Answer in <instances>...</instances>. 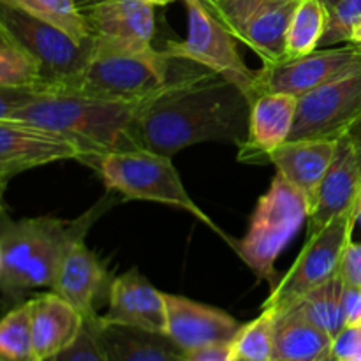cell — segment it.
Masks as SVG:
<instances>
[{"label": "cell", "mask_w": 361, "mask_h": 361, "mask_svg": "<svg viewBox=\"0 0 361 361\" xmlns=\"http://www.w3.org/2000/svg\"><path fill=\"white\" fill-rule=\"evenodd\" d=\"M349 42H353V44H361V20L355 25V28H353L351 35H349Z\"/></svg>", "instance_id": "38"}, {"label": "cell", "mask_w": 361, "mask_h": 361, "mask_svg": "<svg viewBox=\"0 0 361 361\" xmlns=\"http://www.w3.org/2000/svg\"><path fill=\"white\" fill-rule=\"evenodd\" d=\"M356 224L361 226V196L358 200V204H356Z\"/></svg>", "instance_id": "42"}, {"label": "cell", "mask_w": 361, "mask_h": 361, "mask_svg": "<svg viewBox=\"0 0 361 361\" xmlns=\"http://www.w3.org/2000/svg\"><path fill=\"white\" fill-rule=\"evenodd\" d=\"M108 300V312L99 316L106 323L126 324L162 335L168 331L166 295L154 288L136 268L115 277L109 284Z\"/></svg>", "instance_id": "16"}, {"label": "cell", "mask_w": 361, "mask_h": 361, "mask_svg": "<svg viewBox=\"0 0 361 361\" xmlns=\"http://www.w3.org/2000/svg\"><path fill=\"white\" fill-rule=\"evenodd\" d=\"M55 361H108V360H106V356L102 355L101 348H99L97 342H95L90 328H88L87 323H85L80 337H78L76 341H74V344L69 345L66 351L56 355Z\"/></svg>", "instance_id": "31"}, {"label": "cell", "mask_w": 361, "mask_h": 361, "mask_svg": "<svg viewBox=\"0 0 361 361\" xmlns=\"http://www.w3.org/2000/svg\"><path fill=\"white\" fill-rule=\"evenodd\" d=\"M0 87H37L44 90L37 67L32 63V60L2 39H0Z\"/></svg>", "instance_id": "29"}, {"label": "cell", "mask_w": 361, "mask_h": 361, "mask_svg": "<svg viewBox=\"0 0 361 361\" xmlns=\"http://www.w3.org/2000/svg\"><path fill=\"white\" fill-rule=\"evenodd\" d=\"M0 264H2V259H0Z\"/></svg>", "instance_id": "48"}, {"label": "cell", "mask_w": 361, "mask_h": 361, "mask_svg": "<svg viewBox=\"0 0 361 361\" xmlns=\"http://www.w3.org/2000/svg\"><path fill=\"white\" fill-rule=\"evenodd\" d=\"M342 307H344L345 326H358V324H361V288L344 286Z\"/></svg>", "instance_id": "35"}, {"label": "cell", "mask_w": 361, "mask_h": 361, "mask_svg": "<svg viewBox=\"0 0 361 361\" xmlns=\"http://www.w3.org/2000/svg\"><path fill=\"white\" fill-rule=\"evenodd\" d=\"M183 361H235L231 344H215L183 353Z\"/></svg>", "instance_id": "36"}, {"label": "cell", "mask_w": 361, "mask_h": 361, "mask_svg": "<svg viewBox=\"0 0 361 361\" xmlns=\"http://www.w3.org/2000/svg\"><path fill=\"white\" fill-rule=\"evenodd\" d=\"M0 361H35L30 300L18 303L0 317Z\"/></svg>", "instance_id": "27"}, {"label": "cell", "mask_w": 361, "mask_h": 361, "mask_svg": "<svg viewBox=\"0 0 361 361\" xmlns=\"http://www.w3.org/2000/svg\"><path fill=\"white\" fill-rule=\"evenodd\" d=\"M341 140H288L275 148L268 161L277 168V175L305 196L309 214L317 190L337 155Z\"/></svg>", "instance_id": "20"}, {"label": "cell", "mask_w": 361, "mask_h": 361, "mask_svg": "<svg viewBox=\"0 0 361 361\" xmlns=\"http://www.w3.org/2000/svg\"><path fill=\"white\" fill-rule=\"evenodd\" d=\"M331 355L337 361L361 358V324H358V326H345L334 338Z\"/></svg>", "instance_id": "33"}, {"label": "cell", "mask_w": 361, "mask_h": 361, "mask_svg": "<svg viewBox=\"0 0 361 361\" xmlns=\"http://www.w3.org/2000/svg\"><path fill=\"white\" fill-rule=\"evenodd\" d=\"M342 295H344V282L341 275H335L334 279L314 288L289 307L298 310L319 330L335 338L345 328Z\"/></svg>", "instance_id": "24"}, {"label": "cell", "mask_w": 361, "mask_h": 361, "mask_svg": "<svg viewBox=\"0 0 361 361\" xmlns=\"http://www.w3.org/2000/svg\"><path fill=\"white\" fill-rule=\"evenodd\" d=\"M30 319L35 361L55 358L66 351L85 326L83 316L53 291L30 298Z\"/></svg>", "instance_id": "22"}, {"label": "cell", "mask_w": 361, "mask_h": 361, "mask_svg": "<svg viewBox=\"0 0 361 361\" xmlns=\"http://www.w3.org/2000/svg\"><path fill=\"white\" fill-rule=\"evenodd\" d=\"M326 4L323 0H300L289 20L286 32V51L288 59L307 55L319 48L328 25Z\"/></svg>", "instance_id": "25"}, {"label": "cell", "mask_w": 361, "mask_h": 361, "mask_svg": "<svg viewBox=\"0 0 361 361\" xmlns=\"http://www.w3.org/2000/svg\"><path fill=\"white\" fill-rule=\"evenodd\" d=\"M41 92L44 90L37 87H0V122L13 118L14 113L34 101Z\"/></svg>", "instance_id": "32"}, {"label": "cell", "mask_w": 361, "mask_h": 361, "mask_svg": "<svg viewBox=\"0 0 361 361\" xmlns=\"http://www.w3.org/2000/svg\"><path fill=\"white\" fill-rule=\"evenodd\" d=\"M187 7L185 41H168L166 51L175 59H185L231 83L238 85L247 97H256L257 71H250L238 53L236 39L217 20L203 0H183Z\"/></svg>", "instance_id": "9"}, {"label": "cell", "mask_w": 361, "mask_h": 361, "mask_svg": "<svg viewBox=\"0 0 361 361\" xmlns=\"http://www.w3.org/2000/svg\"><path fill=\"white\" fill-rule=\"evenodd\" d=\"M94 44L129 53L154 51L155 11L145 0H104L83 9Z\"/></svg>", "instance_id": "14"}, {"label": "cell", "mask_w": 361, "mask_h": 361, "mask_svg": "<svg viewBox=\"0 0 361 361\" xmlns=\"http://www.w3.org/2000/svg\"><path fill=\"white\" fill-rule=\"evenodd\" d=\"M334 338L303 317L298 310L275 312L271 361H316L331 355Z\"/></svg>", "instance_id": "23"}, {"label": "cell", "mask_w": 361, "mask_h": 361, "mask_svg": "<svg viewBox=\"0 0 361 361\" xmlns=\"http://www.w3.org/2000/svg\"><path fill=\"white\" fill-rule=\"evenodd\" d=\"M204 71L208 69L190 60L175 59L166 49L129 53L94 44L90 62L63 94L104 101L145 102L164 88Z\"/></svg>", "instance_id": "4"}, {"label": "cell", "mask_w": 361, "mask_h": 361, "mask_svg": "<svg viewBox=\"0 0 361 361\" xmlns=\"http://www.w3.org/2000/svg\"><path fill=\"white\" fill-rule=\"evenodd\" d=\"M355 226L356 207L335 217L330 224L317 233L307 236V242L300 250L298 257L293 267L275 282L270 296L263 303V309L279 312L312 291L314 288L338 275L342 256L353 242Z\"/></svg>", "instance_id": "8"}, {"label": "cell", "mask_w": 361, "mask_h": 361, "mask_svg": "<svg viewBox=\"0 0 361 361\" xmlns=\"http://www.w3.org/2000/svg\"><path fill=\"white\" fill-rule=\"evenodd\" d=\"M108 361H182L183 353L162 334L106 323L95 316L85 319Z\"/></svg>", "instance_id": "21"}, {"label": "cell", "mask_w": 361, "mask_h": 361, "mask_svg": "<svg viewBox=\"0 0 361 361\" xmlns=\"http://www.w3.org/2000/svg\"><path fill=\"white\" fill-rule=\"evenodd\" d=\"M344 286L361 288V242H351L342 256L341 268H338Z\"/></svg>", "instance_id": "34"}, {"label": "cell", "mask_w": 361, "mask_h": 361, "mask_svg": "<svg viewBox=\"0 0 361 361\" xmlns=\"http://www.w3.org/2000/svg\"><path fill=\"white\" fill-rule=\"evenodd\" d=\"M106 210L104 200L76 221L55 217L13 219L0 210V293L9 302H20L25 293L51 288L66 247L87 235L92 222Z\"/></svg>", "instance_id": "2"}, {"label": "cell", "mask_w": 361, "mask_h": 361, "mask_svg": "<svg viewBox=\"0 0 361 361\" xmlns=\"http://www.w3.org/2000/svg\"><path fill=\"white\" fill-rule=\"evenodd\" d=\"M250 104L238 85L204 71L145 101L129 127V141L134 150L168 157L207 141L242 147L249 136Z\"/></svg>", "instance_id": "1"}, {"label": "cell", "mask_w": 361, "mask_h": 361, "mask_svg": "<svg viewBox=\"0 0 361 361\" xmlns=\"http://www.w3.org/2000/svg\"><path fill=\"white\" fill-rule=\"evenodd\" d=\"M42 361H55V358H48V360H42Z\"/></svg>", "instance_id": "47"}, {"label": "cell", "mask_w": 361, "mask_h": 361, "mask_svg": "<svg viewBox=\"0 0 361 361\" xmlns=\"http://www.w3.org/2000/svg\"><path fill=\"white\" fill-rule=\"evenodd\" d=\"M326 30L319 42V48H330L338 42H349L355 25L361 20V0H338L330 7Z\"/></svg>", "instance_id": "30"}, {"label": "cell", "mask_w": 361, "mask_h": 361, "mask_svg": "<svg viewBox=\"0 0 361 361\" xmlns=\"http://www.w3.org/2000/svg\"><path fill=\"white\" fill-rule=\"evenodd\" d=\"M74 2H76V6L80 7L81 11H83V9H87V7H90V6H95V4H101V2H104V0H74Z\"/></svg>", "instance_id": "39"}, {"label": "cell", "mask_w": 361, "mask_h": 361, "mask_svg": "<svg viewBox=\"0 0 361 361\" xmlns=\"http://www.w3.org/2000/svg\"><path fill=\"white\" fill-rule=\"evenodd\" d=\"M143 102L104 101L63 92H41L11 120L62 134L87 150H134L129 127ZM85 155V157H87ZM83 159V157H81Z\"/></svg>", "instance_id": "3"}, {"label": "cell", "mask_w": 361, "mask_h": 361, "mask_svg": "<svg viewBox=\"0 0 361 361\" xmlns=\"http://www.w3.org/2000/svg\"><path fill=\"white\" fill-rule=\"evenodd\" d=\"M235 361H254V360H243V358H235Z\"/></svg>", "instance_id": "46"}, {"label": "cell", "mask_w": 361, "mask_h": 361, "mask_svg": "<svg viewBox=\"0 0 361 361\" xmlns=\"http://www.w3.org/2000/svg\"><path fill=\"white\" fill-rule=\"evenodd\" d=\"M236 41L249 46L264 67L288 60L286 32L298 2L268 0H203Z\"/></svg>", "instance_id": "10"}, {"label": "cell", "mask_w": 361, "mask_h": 361, "mask_svg": "<svg viewBox=\"0 0 361 361\" xmlns=\"http://www.w3.org/2000/svg\"><path fill=\"white\" fill-rule=\"evenodd\" d=\"M268 2H281V4H288V2H300V0H268Z\"/></svg>", "instance_id": "44"}, {"label": "cell", "mask_w": 361, "mask_h": 361, "mask_svg": "<svg viewBox=\"0 0 361 361\" xmlns=\"http://www.w3.org/2000/svg\"><path fill=\"white\" fill-rule=\"evenodd\" d=\"M182 361H183V360H182Z\"/></svg>", "instance_id": "49"}, {"label": "cell", "mask_w": 361, "mask_h": 361, "mask_svg": "<svg viewBox=\"0 0 361 361\" xmlns=\"http://www.w3.org/2000/svg\"><path fill=\"white\" fill-rule=\"evenodd\" d=\"M316 361H337L334 358V355H330V356H326V358H321V360H316Z\"/></svg>", "instance_id": "45"}, {"label": "cell", "mask_w": 361, "mask_h": 361, "mask_svg": "<svg viewBox=\"0 0 361 361\" xmlns=\"http://www.w3.org/2000/svg\"><path fill=\"white\" fill-rule=\"evenodd\" d=\"M147 4H150V6H168V4L175 2V0H145Z\"/></svg>", "instance_id": "41"}, {"label": "cell", "mask_w": 361, "mask_h": 361, "mask_svg": "<svg viewBox=\"0 0 361 361\" xmlns=\"http://www.w3.org/2000/svg\"><path fill=\"white\" fill-rule=\"evenodd\" d=\"M274 324L275 312L271 309H263L256 319L242 324L231 342L233 356L254 361H271L274 358Z\"/></svg>", "instance_id": "28"}, {"label": "cell", "mask_w": 361, "mask_h": 361, "mask_svg": "<svg viewBox=\"0 0 361 361\" xmlns=\"http://www.w3.org/2000/svg\"><path fill=\"white\" fill-rule=\"evenodd\" d=\"M298 97L281 92H263L250 104L249 136L242 145L240 161L263 162L291 137Z\"/></svg>", "instance_id": "19"}, {"label": "cell", "mask_w": 361, "mask_h": 361, "mask_svg": "<svg viewBox=\"0 0 361 361\" xmlns=\"http://www.w3.org/2000/svg\"><path fill=\"white\" fill-rule=\"evenodd\" d=\"M0 39L32 60L44 92H63L94 55V39L78 42L55 25L0 0Z\"/></svg>", "instance_id": "6"}, {"label": "cell", "mask_w": 361, "mask_h": 361, "mask_svg": "<svg viewBox=\"0 0 361 361\" xmlns=\"http://www.w3.org/2000/svg\"><path fill=\"white\" fill-rule=\"evenodd\" d=\"M349 136H351L353 147H355L356 161H358V168H360V173H361V120L358 123H356L355 127H353L351 133H349Z\"/></svg>", "instance_id": "37"}, {"label": "cell", "mask_w": 361, "mask_h": 361, "mask_svg": "<svg viewBox=\"0 0 361 361\" xmlns=\"http://www.w3.org/2000/svg\"><path fill=\"white\" fill-rule=\"evenodd\" d=\"M361 71V44L317 48L307 55L288 59L257 71L256 95L263 92L302 97L307 92Z\"/></svg>", "instance_id": "12"}, {"label": "cell", "mask_w": 361, "mask_h": 361, "mask_svg": "<svg viewBox=\"0 0 361 361\" xmlns=\"http://www.w3.org/2000/svg\"><path fill=\"white\" fill-rule=\"evenodd\" d=\"M309 219V203L298 189L275 176L270 189L259 197L243 238L231 247L240 259L274 288L277 279L275 263Z\"/></svg>", "instance_id": "7"}, {"label": "cell", "mask_w": 361, "mask_h": 361, "mask_svg": "<svg viewBox=\"0 0 361 361\" xmlns=\"http://www.w3.org/2000/svg\"><path fill=\"white\" fill-rule=\"evenodd\" d=\"M104 281V263L85 245V236H78L63 250L49 289L69 302L83 319H92L97 316L95 300Z\"/></svg>", "instance_id": "17"}, {"label": "cell", "mask_w": 361, "mask_h": 361, "mask_svg": "<svg viewBox=\"0 0 361 361\" xmlns=\"http://www.w3.org/2000/svg\"><path fill=\"white\" fill-rule=\"evenodd\" d=\"M7 2L27 11L39 20L62 28L78 42L92 39L87 18L74 0H7Z\"/></svg>", "instance_id": "26"}, {"label": "cell", "mask_w": 361, "mask_h": 361, "mask_svg": "<svg viewBox=\"0 0 361 361\" xmlns=\"http://www.w3.org/2000/svg\"><path fill=\"white\" fill-rule=\"evenodd\" d=\"M6 189H7V182L0 180V210H2V208H6L4 207V194H6Z\"/></svg>", "instance_id": "40"}, {"label": "cell", "mask_w": 361, "mask_h": 361, "mask_svg": "<svg viewBox=\"0 0 361 361\" xmlns=\"http://www.w3.org/2000/svg\"><path fill=\"white\" fill-rule=\"evenodd\" d=\"M361 120V71L298 97L289 140H341Z\"/></svg>", "instance_id": "11"}, {"label": "cell", "mask_w": 361, "mask_h": 361, "mask_svg": "<svg viewBox=\"0 0 361 361\" xmlns=\"http://www.w3.org/2000/svg\"><path fill=\"white\" fill-rule=\"evenodd\" d=\"M166 295L168 335L182 353L231 344L242 324L228 312L178 295Z\"/></svg>", "instance_id": "15"}, {"label": "cell", "mask_w": 361, "mask_h": 361, "mask_svg": "<svg viewBox=\"0 0 361 361\" xmlns=\"http://www.w3.org/2000/svg\"><path fill=\"white\" fill-rule=\"evenodd\" d=\"M80 162L90 166L102 178L106 189L113 194H120L122 200L152 201V203L168 204L178 210L189 212L203 224L214 229L228 245L229 238L217 224L204 214L196 201L190 197L173 166L171 157L159 155L148 150H109L87 155Z\"/></svg>", "instance_id": "5"}, {"label": "cell", "mask_w": 361, "mask_h": 361, "mask_svg": "<svg viewBox=\"0 0 361 361\" xmlns=\"http://www.w3.org/2000/svg\"><path fill=\"white\" fill-rule=\"evenodd\" d=\"M85 155L87 150L81 145L62 134L18 120L0 122V180L7 183L28 169L69 159L80 161Z\"/></svg>", "instance_id": "13"}, {"label": "cell", "mask_w": 361, "mask_h": 361, "mask_svg": "<svg viewBox=\"0 0 361 361\" xmlns=\"http://www.w3.org/2000/svg\"><path fill=\"white\" fill-rule=\"evenodd\" d=\"M323 2H324V4H326V7H328V9H330V7H334V6H335V4H337V2H338V0H323Z\"/></svg>", "instance_id": "43"}, {"label": "cell", "mask_w": 361, "mask_h": 361, "mask_svg": "<svg viewBox=\"0 0 361 361\" xmlns=\"http://www.w3.org/2000/svg\"><path fill=\"white\" fill-rule=\"evenodd\" d=\"M361 196V173L356 161L355 147L349 134L341 137L334 162L317 190L316 201L310 208L309 235H314L335 217L356 207Z\"/></svg>", "instance_id": "18"}]
</instances>
